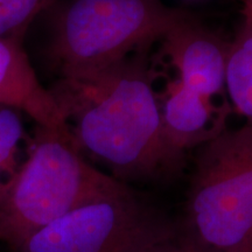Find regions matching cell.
I'll list each match as a JSON object with an SVG mask.
<instances>
[{"label":"cell","instance_id":"1","mask_svg":"<svg viewBox=\"0 0 252 252\" xmlns=\"http://www.w3.org/2000/svg\"><path fill=\"white\" fill-rule=\"evenodd\" d=\"M50 93L75 146L116 180H152L180 167L184 157L166 141L160 98L143 54L83 80H59Z\"/></svg>","mask_w":252,"mask_h":252},{"label":"cell","instance_id":"2","mask_svg":"<svg viewBox=\"0 0 252 252\" xmlns=\"http://www.w3.org/2000/svg\"><path fill=\"white\" fill-rule=\"evenodd\" d=\"M36 127L0 201V242L13 252L53 220L128 188L88 161L69 132Z\"/></svg>","mask_w":252,"mask_h":252},{"label":"cell","instance_id":"3","mask_svg":"<svg viewBox=\"0 0 252 252\" xmlns=\"http://www.w3.org/2000/svg\"><path fill=\"white\" fill-rule=\"evenodd\" d=\"M184 14L161 0H70L55 18L48 61L59 80L91 77L162 39Z\"/></svg>","mask_w":252,"mask_h":252},{"label":"cell","instance_id":"4","mask_svg":"<svg viewBox=\"0 0 252 252\" xmlns=\"http://www.w3.org/2000/svg\"><path fill=\"white\" fill-rule=\"evenodd\" d=\"M189 237L203 252H252V126L201 146L188 193Z\"/></svg>","mask_w":252,"mask_h":252},{"label":"cell","instance_id":"5","mask_svg":"<svg viewBox=\"0 0 252 252\" xmlns=\"http://www.w3.org/2000/svg\"><path fill=\"white\" fill-rule=\"evenodd\" d=\"M173 236L127 188L53 220L15 252H141Z\"/></svg>","mask_w":252,"mask_h":252},{"label":"cell","instance_id":"6","mask_svg":"<svg viewBox=\"0 0 252 252\" xmlns=\"http://www.w3.org/2000/svg\"><path fill=\"white\" fill-rule=\"evenodd\" d=\"M162 43L184 86L213 99L224 93L230 41L185 13L166 32Z\"/></svg>","mask_w":252,"mask_h":252},{"label":"cell","instance_id":"7","mask_svg":"<svg viewBox=\"0 0 252 252\" xmlns=\"http://www.w3.org/2000/svg\"><path fill=\"white\" fill-rule=\"evenodd\" d=\"M159 98L166 141L182 157L187 150L203 146L226 130L228 108L189 89L178 78L167 84Z\"/></svg>","mask_w":252,"mask_h":252},{"label":"cell","instance_id":"8","mask_svg":"<svg viewBox=\"0 0 252 252\" xmlns=\"http://www.w3.org/2000/svg\"><path fill=\"white\" fill-rule=\"evenodd\" d=\"M21 43L23 37L0 39V104L26 113L37 126L69 132L54 96L40 83Z\"/></svg>","mask_w":252,"mask_h":252},{"label":"cell","instance_id":"9","mask_svg":"<svg viewBox=\"0 0 252 252\" xmlns=\"http://www.w3.org/2000/svg\"><path fill=\"white\" fill-rule=\"evenodd\" d=\"M225 90L236 112L252 126V30L244 21L229 43Z\"/></svg>","mask_w":252,"mask_h":252},{"label":"cell","instance_id":"10","mask_svg":"<svg viewBox=\"0 0 252 252\" xmlns=\"http://www.w3.org/2000/svg\"><path fill=\"white\" fill-rule=\"evenodd\" d=\"M58 0H0V39L23 37L32 21Z\"/></svg>","mask_w":252,"mask_h":252},{"label":"cell","instance_id":"11","mask_svg":"<svg viewBox=\"0 0 252 252\" xmlns=\"http://www.w3.org/2000/svg\"><path fill=\"white\" fill-rule=\"evenodd\" d=\"M141 252H203L201 251L200 249L189 242L188 239L182 242H176L174 239V236L173 237H169L167 239H163V241L159 242V243H156L151 245L147 249H145L144 251Z\"/></svg>","mask_w":252,"mask_h":252},{"label":"cell","instance_id":"12","mask_svg":"<svg viewBox=\"0 0 252 252\" xmlns=\"http://www.w3.org/2000/svg\"><path fill=\"white\" fill-rule=\"evenodd\" d=\"M243 21L252 30V0H241Z\"/></svg>","mask_w":252,"mask_h":252}]
</instances>
